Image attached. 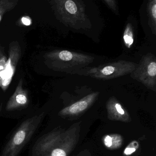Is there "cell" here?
I'll use <instances>...</instances> for the list:
<instances>
[{
	"instance_id": "1",
	"label": "cell",
	"mask_w": 156,
	"mask_h": 156,
	"mask_svg": "<svg viewBox=\"0 0 156 156\" xmlns=\"http://www.w3.org/2000/svg\"><path fill=\"white\" fill-rule=\"evenodd\" d=\"M50 3L57 19L66 26L76 30L92 27L83 1L54 0Z\"/></svg>"
},
{
	"instance_id": "2",
	"label": "cell",
	"mask_w": 156,
	"mask_h": 156,
	"mask_svg": "<svg viewBox=\"0 0 156 156\" xmlns=\"http://www.w3.org/2000/svg\"><path fill=\"white\" fill-rule=\"evenodd\" d=\"M44 57L53 70L70 74H77L94 60L91 55L66 50H55L47 53Z\"/></svg>"
},
{
	"instance_id": "3",
	"label": "cell",
	"mask_w": 156,
	"mask_h": 156,
	"mask_svg": "<svg viewBox=\"0 0 156 156\" xmlns=\"http://www.w3.org/2000/svg\"><path fill=\"white\" fill-rule=\"evenodd\" d=\"M44 116V113H42L23 121L14 132L0 156H18L42 122Z\"/></svg>"
},
{
	"instance_id": "4",
	"label": "cell",
	"mask_w": 156,
	"mask_h": 156,
	"mask_svg": "<svg viewBox=\"0 0 156 156\" xmlns=\"http://www.w3.org/2000/svg\"><path fill=\"white\" fill-rule=\"evenodd\" d=\"M137 66V64L133 62L120 60L96 67H85L77 74L100 80H109L131 73Z\"/></svg>"
},
{
	"instance_id": "5",
	"label": "cell",
	"mask_w": 156,
	"mask_h": 156,
	"mask_svg": "<svg viewBox=\"0 0 156 156\" xmlns=\"http://www.w3.org/2000/svg\"><path fill=\"white\" fill-rule=\"evenodd\" d=\"M130 74L133 79L143 84L147 88L156 91V56L151 53L142 56Z\"/></svg>"
},
{
	"instance_id": "6",
	"label": "cell",
	"mask_w": 156,
	"mask_h": 156,
	"mask_svg": "<svg viewBox=\"0 0 156 156\" xmlns=\"http://www.w3.org/2000/svg\"><path fill=\"white\" fill-rule=\"evenodd\" d=\"M21 56V49L17 41L9 44V57L3 70L0 72V87L4 92L9 88L16 72V67Z\"/></svg>"
},
{
	"instance_id": "7",
	"label": "cell",
	"mask_w": 156,
	"mask_h": 156,
	"mask_svg": "<svg viewBox=\"0 0 156 156\" xmlns=\"http://www.w3.org/2000/svg\"><path fill=\"white\" fill-rule=\"evenodd\" d=\"M23 81L21 78L15 92L7 103L6 107L7 111L19 110L25 108L28 106L29 102L28 92L23 88Z\"/></svg>"
},
{
	"instance_id": "8",
	"label": "cell",
	"mask_w": 156,
	"mask_h": 156,
	"mask_svg": "<svg viewBox=\"0 0 156 156\" xmlns=\"http://www.w3.org/2000/svg\"><path fill=\"white\" fill-rule=\"evenodd\" d=\"M98 92L93 93L86 97L80 101L76 102L63 110V112H68L72 114L79 113L86 109L90 103H92L98 95Z\"/></svg>"
},
{
	"instance_id": "9",
	"label": "cell",
	"mask_w": 156,
	"mask_h": 156,
	"mask_svg": "<svg viewBox=\"0 0 156 156\" xmlns=\"http://www.w3.org/2000/svg\"><path fill=\"white\" fill-rule=\"evenodd\" d=\"M148 25L153 34H156V0H150L147 4Z\"/></svg>"
},
{
	"instance_id": "10",
	"label": "cell",
	"mask_w": 156,
	"mask_h": 156,
	"mask_svg": "<svg viewBox=\"0 0 156 156\" xmlns=\"http://www.w3.org/2000/svg\"><path fill=\"white\" fill-rule=\"evenodd\" d=\"M18 2L19 0H0V23L4 14L13 9Z\"/></svg>"
},
{
	"instance_id": "11",
	"label": "cell",
	"mask_w": 156,
	"mask_h": 156,
	"mask_svg": "<svg viewBox=\"0 0 156 156\" xmlns=\"http://www.w3.org/2000/svg\"><path fill=\"white\" fill-rule=\"evenodd\" d=\"M123 40L126 47L130 48L134 42L133 27L130 23H129L126 25L123 35Z\"/></svg>"
},
{
	"instance_id": "12",
	"label": "cell",
	"mask_w": 156,
	"mask_h": 156,
	"mask_svg": "<svg viewBox=\"0 0 156 156\" xmlns=\"http://www.w3.org/2000/svg\"><path fill=\"white\" fill-rule=\"evenodd\" d=\"M104 2L115 12V14H118L117 5L116 2L114 0H104Z\"/></svg>"
},
{
	"instance_id": "13",
	"label": "cell",
	"mask_w": 156,
	"mask_h": 156,
	"mask_svg": "<svg viewBox=\"0 0 156 156\" xmlns=\"http://www.w3.org/2000/svg\"><path fill=\"white\" fill-rule=\"evenodd\" d=\"M7 58L5 55H3L1 59H0V72H1L3 68H4V66L6 64L7 61Z\"/></svg>"
},
{
	"instance_id": "14",
	"label": "cell",
	"mask_w": 156,
	"mask_h": 156,
	"mask_svg": "<svg viewBox=\"0 0 156 156\" xmlns=\"http://www.w3.org/2000/svg\"><path fill=\"white\" fill-rule=\"evenodd\" d=\"M104 142L106 147H110L112 145V139L110 136H107L104 140Z\"/></svg>"
},
{
	"instance_id": "15",
	"label": "cell",
	"mask_w": 156,
	"mask_h": 156,
	"mask_svg": "<svg viewBox=\"0 0 156 156\" xmlns=\"http://www.w3.org/2000/svg\"><path fill=\"white\" fill-rule=\"evenodd\" d=\"M22 23L24 25H26V26H29L31 24V20L30 17L28 16H25L23 17L22 19Z\"/></svg>"
},
{
	"instance_id": "16",
	"label": "cell",
	"mask_w": 156,
	"mask_h": 156,
	"mask_svg": "<svg viewBox=\"0 0 156 156\" xmlns=\"http://www.w3.org/2000/svg\"><path fill=\"white\" fill-rule=\"evenodd\" d=\"M115 108L119 114H121V115H123L125 113V111L122 109L121 105L119 103H116L115 104Z\"/></svg>"
},
{
	"instance_id": "17",
	"label": "cell",
	"mask_w": 156,
	"mask_h": 156,
	"mask_svg": "<svg viewBox=\"0 0 156 156\" xmlns=\"http://www.w3.org/2000/svg\"><path fill=\"white\" fill-rule=\"evenodd\" d=\"M135 151H136V149L135 148H126L124 151V153L126 155H130L135 152Z\"/></svg>"
},
{
	"instance_id": "18",
	"label": "cell",
	"mask_w": 156,
	"mask_h": 156,
	"mask_svg": "<svg viewBox=\"0 0 156 156\" xmlns=\"http://www.w3.org/2000/svg\"><path fill=\"white\" fill-rule=\"evenodd\" d=\"M3 54H2L1 51H0V59H1V58L2 57V56H3Z\"/></svg>"
}]
</instances>
